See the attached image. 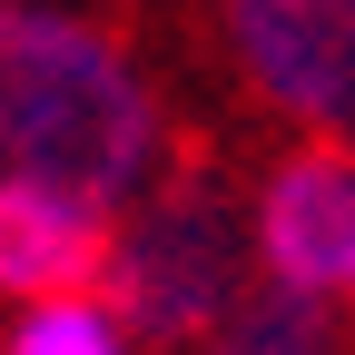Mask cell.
I'll list each match as a JSON object with an SVG mask.
<instances>
[{
    "instance_id": "cell-1",
    "label": "cell",
    "mask_w": 355,
    "mask_h": 355,
    "mask_svg": "<svg viewBox=\"0 0 355 355\" xmlns=\"http://www.w3.org/2000/svg\"><path fill=\"white\" fill-rule=\"evenodd\" d=\"M158 89L109 30L50 0H0V178H50L128 207L158 178Z\"/></svg>"
},
{
    "instance_id": "cell-2",
    "label": "cell",
    "mask_w": 355,
    "mask_h": 355,
    "mask_svg": "<svg viewBox=\"0 0 355 355\" xmlns=\"http://www.w3.org/2000/svg\"><path fill=\"white\" fill-rule=\"evenodd\" d=\"M257 277V247H247V217L207 188H168V198H128V217H109V257H99V296L119 306L128 336L148 345H188L217 336L227 306Z\"/></svg>"
},
{
    "instance_id": "cell-3",
    "label": "cell",
    "mask_w": 355,
    "mask_h": 355,
    "mask_svg": "<svg viewBox=\"0 0 355 355\" xmlns=\"http://www.w3.org/2000/svg\"><path fill=\"white\" fill-rule=\"evenodd\" d=\"M227 50L266 109L355 139V0H227Z\"/></svg>"
},
{
    "instance_id": "cell-4",
    "label": "cell",
    "mask_w": 355,
    "mask_h": 355,
    "mask_svg": "<svg viewBox=\"0 0 355 355\" xmlns=\"http://www.w3.org/2000/svg\"><path fill=\"white\" fill-rule=\"evenodd\" d=\"M247 247H257V277L306 286L326 306H355V158L345 148H296L266 198L247 217Z\"/></svg>"
},
{
    "instance_id": "cell-5",
    "label": "cell",
    "mask_w": 355,
    "mask_h": 355,
    "mask_svg": "<svg viewBox=\"0 0 355 355\" xmlns=\"http://www.w3.org/2000/svg\"><path fill=\"white\" fill-rule=\"evenodd\" d=\"M109 217H119V207L79 198V188H50V178H0V296L30 306V296L99 286Z\"/></svg>"
},
{
    "instance_id": "cell-6",
    "label": "cell",
    "mask_w": 355,
    "mask_h": 355,
    "mask_svg": "<svg viewBox=\"0 0 355 355\" xmlns=\"http://www.w3.org/2000/svg\"><path fill=\"white\" fill-rule=\"evenodd\" d=\"M20 355H119L128 326H119V306L99 286H69V296H30L20 306V326H10Z\"/></svg>"
}]
</instances>
